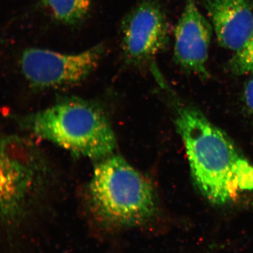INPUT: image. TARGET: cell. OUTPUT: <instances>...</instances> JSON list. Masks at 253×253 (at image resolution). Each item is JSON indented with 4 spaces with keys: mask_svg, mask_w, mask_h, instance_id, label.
<instances>
[{
    "mask_svg": "<svg viewBox=\"0 0 253 253\" xmlns=\"http://www.w3.org/2000/svg\"><path fill=\"white\" fill-rule=\"evenodd\" d=\"M34 150L17 136L0 134V219L21 214L40 180Z\"/></svg>",
    "mask_w": 253,
    "mask_h": 253,
    "instance_id": "8992f818",
    "label": "cell"
},
{
    "mask_svg": "<svg viewBox=\"0 0 253 253\" xmlns=\"http://www.w3.org/2000/svg\"><path fill=\"white\" fill-rule=\"evenodd\" d=\"M87 197L95 217L113 227L143 225L154 219L159 210L152 183L119 155L98 161Z\"/></svg>",
    "mask_w": 253,
    "mask_h": 253,
    "instance_id": "7a4b0ae2",
    "label": "cell"
},
{
    "mask_svg": "<svg viewBox=\"0 0 253 253\" xmlns=\"http://www.w3.org/2000/svg\"><path fill=\"white\" fill-rule=\"evenodd\" d=\"M212 33V24L201 12L196 0H186L174 31V63L187 73L208 78Z\"/></svg>",
    "mask_w": 253,
    "mask_h": 253,
    "instance_id": "52a82bcc",
    "label": "cell"
},
{
    "mask_svg": "<svg viewBox=\"0 0 253 253\" xmlns=\"http://www.w3.org/2000/svg\"><path fill=\"white\" fill-rule=\"evenodd\" d=\"M244 98L246 106L253 115V78L245 84Z\"/></svg>",
    "mask_w": 253,
    "mask_h": 253,
    "instance_id": "8fae6325",
    "label": "cell"
},
{
    "mask_svg": "<svg viewBox=\"0 0 253 253\" xmlns=\"http://www.w3.org/2000/svg\"><path fill=\"white\" fill-rule=\"evenodd\" d=\"M169 24L161 0H139L120 26L123 61L129 68L154 64L155 57L167 47Z\"/></svg>",
    "mask_w": 253,
    "mask_h": 253,
    "instance_id": "5b68a950",
    "label": "cell"
},
{
    "mask_svg": "<svg viewBox=\"0 0 253 253\" xmlns=\"http://www.w3.org/2000/svg\"><path fill=\"white\" fill-rule=\"evenodd\" d=\"M208 253H209V252H208Z\"/></svg>",
    "mask_w": 253,
    "mask_h": 253,
    "instance_id": "7c38bea8",
    "label": "cell"
},
{
    "mask_svg": "<svg viewBox=\"0 0 253 253\" xmlns=\"http://www.w3.org/2000/svg\"><path fill=\"white\" fill-rule=\"evenodd\" d=\"M228 68L236 76L253 75V33L244 45L235 51Z\"/></svg>",
    "mask_w": 253,
    "mask_h": 253,
    "instance_id": "30bf717a",
    "label": "cell"
},
{
    "mask_svg": "<svg viewBox=\"0 0 253 253\" xmlns=\"http://www.w3.org/2000/svg\"><path fill=\"white\" fill-rule=\"evenodd\" d=\"M94 0H40L38 7L49 15L55 22L77 27L88 18Z\"/></svg>",
    "mask_w": 253,
    "mask_h": 253,
    "instance_id": "9c48e42d",
    "label": "cell"
},
{
    "mask_svg": "<svg viewBox=\"0 0 253 253\" xmlns=\"http://www.w3.org/2000/svg\"><path fill=\"white\" fill-rule=\"evenodd\" d=\"M36 136L78 157L100 161L113 154L117 139L109 118L94 103L65 98L25 121Z\"/></svg>",
    "mask_w": 253,
    "mask_h": 253,
    "instance_id": "3957f363",
    "label": "cell"
},
{
    "mask_svg": "<svg viewBox=\"0 0 253 253\" xmlns=\"http://www.w3.org/2000/svg\"><path fill=\"white\" fill-rule=\"evenodd\" d=\"M106 52L103 43L74 54L28 47L20 52L17 62L23 77L33 87L59 89L85 81L99 66Z\"/></svg>",
    "mask_w": 253,
    "mask_h": 253,
    "instance_id": "277c9868",
    "label": "cell"
},
{
    "mask_svg": "<svg viewBox=\"0 0 253 253\" xmlns=\"http://www.w3.org/2000/svg\"><path fill=\"white\" fill-rule=\"evenodd\" d=\"M174 123L185 147L191 176L205 199L217 206L253 190V164L200 110L174 104Z\"/></svg>",
    "mask_w": 253,
    "mask_h": 253,
    "instance_id": "6da1fadb",
    "label": "cell"
},
{
    "mask_svg": "<svg viewBox=\"0 0 253 253\" xmlns=\"http://www.w3.org/2000/svg\"><path fill=\"white\" fill-rule=\"evenodd\" d=\"M219 45L235 52L253 33V0H203Z\"/></svg>",
    "mask_w": 253,
    "mask_h": 253,
    "instance_id": "ba28073f",
    "label": "cell"
}]
</instances>
